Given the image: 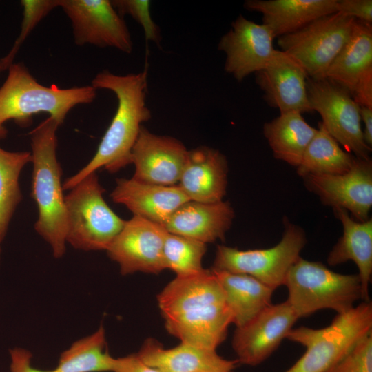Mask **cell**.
Segmentation results:
<instances>
[{
    "label": "cell",
    "mask_w": 372,
    "mask_h": 372,
    "mask_svg": "<svg viewBox=\"0 0 372 372\" xmlns=\"http://www.w3.org/2000/svg\"><path fill=\"white\" fill-rule=\"evenodd\" d=\"M157 299L167 331L181 342L216 350L225 340L232 316L211 269L176 276Z\"/></svg>",
    "instance_id": "6da1fadb"
},
{
    "label": "cell",
    "mask_w": 372,
    "mask_h": 372,
    "mask_svg": "<svg viewBox=\"0 0 372 372\" xmlns=\"http://www.w3.org/2000/svg\"><path fill=\"white\" fill-rule=\"evenodd\" d=\"M91 85L96 90L112 92L118 100L116 112L91 161L63 183V190H70L91 173L103 167L115 173L131 164L132 149L142 123L149 121L151 111L145 99L147 69L138 73L118 75L103 70L94 77Z\"/></svg>",
    "instance_id": "7a4b0ae2"
},
{
    "label": "cell",
    "mask_w": 372,
    "mask_h": 372,
    "mask_svg": "<svg viewBox=\"0 0 372 372\" xmlns=\"http://www.w3.org/2000/svg\"><path fill=\"white\" fill-rule=\"evenodd\" d=\"M59 126L48 116L30 132L33 165L31 196L39 211L34 229L50 245L56 258L65 253L67 234L62 168L56 157Z\"/></svg>",
    "instance_id": "3957f363"
},
{
    "label": "cell",
    "mask_w": 372,
    "mask_h": 372,
    "mask_svg": "<svg viewBox=\"0 0 372 372\" xmlns=\"http://www.w3.org/2000/svg\"><path fill=\"white\" fill-rule=\"evenodd\" d=\"M0 87V139L6 136L4 124L14 121L27 127L32 116L46 113L62 125L68 112L75 106L90 104L96 97V90L90 85L60 88L39 83L22 63H13Z\"/></svg>",
    "instance_id": "277c9868"
},
{
    "label": "cell",
    "mask_w": 372,
    "mask_h": 372,
    "mask_svg": "<svg viewBox=\"0 0 372 372\" xmlns=\"http://www.w3.org/2000/svg\"><path fill=\"white\" fill-rule=\"evenodd\" d=\"M371 333L372 304L369 301L338 313L324 328L291 329L286 338L304 346L306 351L285 372H327Z\"/></svg>",
    "instance_id": "5b68a950"
},
{
    "label": "cell",
    "mask_w": 372,
    "mask_h": 372,
    "mask_svg": "<svg viewBox=\"0 0 372 372\" xmlns=\"http://www.w3.org/2000/svg\"><path fill=\"white\" fill-rule=\"evenodd\" d=\"M284 285L289 292L287 302L298 318L326 309L344 313L362 299L358 274L335 273L301 257L289 270Z\"/></svg>",
    "instance_id": "8992f818"
},
{
    "label": "cell",
    "mask_w": 372,
    "mask_h": 372,
    "mask_svg": "<svg viewBox=\"0 0 372 372\" xmlns=\"http://www.w3.org/2000/svg\"><path fill=\"white\" fill-rule=\"evenodd\" d=\"M105 189L96 172L91 173L65 196L66 242L83 251L107 250L125 220L117 216L103 198Z\"/></svg>",
    "instance_id": "52a82bcc"
},
{
    "label": "cell",
    "mask_w": 372,
    "mask_h": 372,
    "mask_svg": "<svg viewBox=\"0 0 372 372\" xmlns=\"http://www.w3.org/2000/svg\"><path fill=\"white\" fill-rule=\"evenodd\" d=\"M285 225L281 240L268 249L239 250L218 245L211 269L249 275L273 290L284 285L289 270L307 242L301 227L287 220Z\"/></svg>",
    "instance_id": "ba28073f"
},
{
    "label": "cell",
    "mask_w": 372,
    "mask_h": 372,
    "mask_svg": "<svg viewBox=\"0 0 372 372\" xmlns=\"http://www.w3.org/2000/svg\"><path fill=\"white\" fill-rule=\"evenodd\" d=\"M355 19L340 12L324 16L278 38L280 50L296 59L308 78L322 79L349 39Z\"/></svg>",
    "instance_id": "9c48e42d"
},
{
    "label": "cell",
    "mask_w": 372,
    "mask_h": 372,
    "mask_svg": "<svg viewBox=\"0 0 372 372\" xmlns=\"http://www.w3.org/2000/svg\"><path fill=\"white\" fill-rule=\"evenodd\" d=\"M307 89L311 110L320 115L327 132L347 152L369 159L371 148L363 139L360 107L350 93L327 79L308 78Z\"/></svg>",
    "instance_id": "30bf717a"
},
{
    "label": "cell",
    "mask_w": 372,
    "mask_h": 372,
    "mask_svg": "<svg viewBox=\"0 0 372 372\" xmlns=\"http://www.w3.org/2000/svg\"><path fill=\"white\" fill-rule=\"evenodd\" d=\"M72 23L75 44L112 48L130 54L133 42L125 21L109 0H59Z\"/></svg>",
    "instance_id": "8fae6325"
},
{
    "label": "cell",
    "mask_w": 372,
    "mask_h": 372,
    "mask_svg": "<svg viewBox=\"0 0 372 372\" xmlns=\"http://www.w3.org/2000/svg\"><path fill=\"white\" fill-rule=\"evenodd\" d=\"M167 230L163 225L133 216L106 251L125 276L135 272L158 274L166 269L163 245Z\"/></svg>",
    "instance_id": "7c38bea8"
},
{
    "label": "cell",
    "mask_w": 372,
    "mask_h": 372,
    "mask_svg": "<svg viewBox=\"0 0 372 372\" xmlns=\"http://www.w3.org/2000/svg\"><path fill=\"white\" fill-rule=\"evenodd\" d=\"M287 302L271 304L244 325L236 327L232 347L238 362L256 366L278 348L298 320Z\"/></svg>",
    "instance_id": "4fadbf2b"
},
{
    "label": "cell",
    "mask_w": 372,
    "mask_h": 372,
    "mask_svg": "<svg viewBox=\"0 0 372 372\" xmlns=\"http://www.w3.org/2000/svg\"><path fill=\"white\" fill-rule=\"evenodd\" d=\"M309 191L334 208L351 213L355 220H368L372 206V163L356 158L353 167L340 174H309L302 177Z\"/></svg>",
    "instance_id": "5bb4252c"
},
{
    "label": "cell",
    "mask_w": 372,
    "mask_h": 372,
    "mask_svg": "<svg viewBox=\"0 0 372 372\" xmlns=\"http://www.w3.org/2000/svg\"><path fill=\"white\" fill-rule=\"evenodd\" d=\"M270 29L240 14L220 39L218 49L225 54L224 70L238 81L263 69L274 50Z\"/></svg>",
    "instance_id": "9a60e30c"
},
{
    "label": "cell",
    "mask_w": 372,
    "mask_h": 372,
    "mask_svg": "<svg viewBox=\"0 0 372 372\" xmlns=\"http://www.w3.org/2000/svg\"><path fill=\"white\" fill-rule=\"evenodd\" d=\"M188 150L169 136L152 133L142 126L132 149V178L145 183L172 186L178 183Z\"/></svg>",
    "instance_id": "2e32d148"
},
{
    "label": "cell",
    "mask_w": 372,
    "mask_h": 372,
    "mask_svg": "<svg viewBox=\"0 0 372 372\" xmlns=\"http://www.w3.org/2000/svg\"><path fill=\"white\" fill-rule=\"evenodd\" d=\"M301 65L287 53L275 50L265 67L256 73V81L269 105L280 114L311 112L307 81Z\"/></svg>",
    "instance_id": "e0dca14e"
},
{
    "label": "cell",
    "mask_w": 372,
    "mask_h": 372,
    "mask_svg": "<svg viewBox=\"0 0 372 372\" xmlns=\"http://www.w3.org/2000/svg\"><path fill=\"white\" fill-rule=\"evenodd\" d=\"M227 172V159L221 152L200 146L188 150L177 185L189 200L220 202L226 194Z\"/></svg>",
    "instance_id": "ac0fdd59"
},
{
    "label": "cell",
    "mask_w": 372,
    "mask_h": 372,
    "mask_svg": "<svg viewBox=\"0 0 372 372\" xmlns=\"http://www.w3.org/2000/svg\"><path fill=\"white\" fill-rule=\"evenodd\" d=\"M110 194L112 200L125 205L133 216L164 225L171 215L189 200L176 185L165 186L118 178Z\"/></svg>",
    "instance_id": "d6986e66"
},
{
    "label": "cell",
    "mask_w": 372,
    "mask_h": 372,
    "mask_svg": "<svg viewBox=\"0 0 372 372\" xmlns=\"http://www.w3.org/2000/svg\"><path fill=\"white\" fill-rule=\"evenodd\" d=\"M234 218V211L228 201L188 200L171 215L163 227L169 233L207 244L224 240Z\"/></svg>",
    "instance_id": "ffe728a7"
},
{
    "label": "cell",
    "mask_w": 372,
    "mask_h": 372,
    "mask_svg": "<svg viewBox=\"0 0 372 372\" xmlns=\"http://www.w3.org/2000/svg\"><path fill=\"white\" fill-rule=\"evenodd\" d=\"M137 354L145 364L161 372H231L238 363L220 357L216 350L183 342L165 349L152 338L145 341Z\"/></svg>",
    "instance_id": "44dd1931"
},
{
    "label": "cell",
    "mask_w": 372,
    "mask_h": 372,
    "mask_svg": "<svg viewBox=\"0 0 372 372\" xmlns=\"http://www.w3.org/2000/svg\"><path fill=\"white\" fill-rule=\"evenodd\" d=\"M338 0H247L245 8L262 15L273 37L291 34L312 21L337 12Z\"/></svg>",
    "instance_id": "7402d4cb"
},
{
    "label": "cell",
    "mask_w": 372,
    "mask_h": 372,
    "mask_svg": "<svg viewBox=\"0 0 372 372\" xmlns=\"http://www.w3.org/2000/svg\"><path fill=\"white\" fill-rule=\"evenodd\" d=\"M340 220L343 234L327 257L331 266L353 261L358 267L362 287V300L369 301V287L372 275V219L360 222L350 217L348 211L334 208Z\"/></svg>",
    "instance_id": "603a6c76"
},
{
    "label": "cell",
    "mask_w": 372,
    "mask_h": 372,
    "mask_svg": "<svg viewBox=\"0 0 372 372\" xmlns=\"http://www.w3.org/2000/svg\"><path fill=\"white\" fill-rule=\"evenodd\" d=\"M372 70V25L355 19L351 37L329 68L326 78L351 95Z\"/></svg>",
    "instance_id": "cb8c5ba5"
},
{
    "label": "cell",
    "mask_w": 372,
    "mask_h": 372,
    "mask_svg": "<svg viewBox=\"0 0 372 372\" xmlns=\"http://www.w3.org/2000/svg\"><path fill=\"white\" fill-rule=\"evenodd\" d=\"M223 290L232 323L241 327L271 304L274 290L252 276L211 269Z\"/></svg>",
    "instance_id": "d4e9b609"
},
{
    "label": "cell",
    "mask_w": 372,
    "mask_h": 372,
    "mask_svg": "<svg viewBox=\"0 0 372 372\" xmlns=\"http://www.w3.org/2000/svg\"><path fill=\"white\" fill-rule=\"evenodd\" d=\"M317 131L298 112L280 114L263 126L274 157L296 167Z\"/></svg>",
    "instance_id": "484cf974"
},
{
    "label": "cell",
    "mask_w": 372,
    "mask_h": 372,
    "mask_svg": "<svg viewBox=\"0 0 372 372\" xmlns=\"http://www.w3.org/2000/svg\"><path fill=\"white\" fill-rule=\"evenodd\" d=\"M356 158L342 149L320 123L297 167V172L302 177L309 174H340L353 167Z\"/></svg>",
    "instance_id": "4316f807"
},
{
    "label": "cell",
    "mask_w": 372,
    "mask_h": 372,
    "mask_svg": "<svg viewBox=\"0 0 372 372\" xmlns=\"http://www.w3.org/2000/svg\"><path fill=\"white\" fill-rule=\"evenodd\" d=\"M103 325L63 351L52 372H112L116 358L109 353Z\"/></svg>",
    "instance_id": "83f0119b"
},
{
    "label": "cell",
    "mask_w": 372,
    "mask_h": 372,
    "mask_svg": "<svg viewBox=\"0 0 372 372\" xmlns=\"http://www.w3.org/2000/svg\"><path fill=\"white\" fill-rule=\"evenodd\" d=\"M32 163L30 152H10L0 147V245L3 241L12 216L22 199L19 176Z\"/></svg>",
    "instance_id": "f1b7e54d"
},
{
    "label": "cell",
    "mask_w": 372,
    "mask_h": 372,
    "mask_svg": "<svg viewBox=\"0 0 372 372\" xmlns=\"http://www.w3.org/2000/svg\"><path fill=\"white\" fill-rule=\"evenodd\" d=\"M205 243L167 231L163 245L166 269L176 276H185L203 271V258L206 252Z\"/></svg>",
    "instance_id": "f546056e"
},
{
    "label": "cell",
    "mask_w": 372,
    "mask_h": 372,
    "mask_svg": "<svg viewBox=\"0 0 372 372\" xmlns=\"http://www.w3.org/2000/svg\"><path fill=\"white\" fill-rule=\"evenodd\" d=\"M23 19L20 33L9 52L0 58L2 71L8 70L27 37L52 10L59 7V0H22Z\"/></svg>",
    "instance_id": "4dcf8cb0"
},
{
    "label": "cell",
    "mask_w": 372,
    "mask_h": 372,
    "mask_svg": "<svg viewBox=\"0 0 372 372\" xmlns=\"http://www.w3.org/2000/svg\"><path fill=\"white\" fill-rule=\"evenodd\" d=\"M111 2L121 17L130 15L143 28L147 41H151L158 47L161 46V30L152 18L150 1L114 0Z\"/></svg>",
    "instance_id": "1f68e13d"
},
{
    "label": "cell",
    "mask_w": 372,
    "mask_h": 372,
    "mask_svg": "<svg viewBox=\"0 0 372 372\" xmlns=\"http://www.w3.org/2000/svg\"><path fill=\"white\" fill-rule=\"evenodd\" d=\"M327 372H372V333L360 340Z\"/></svg>",
    "instance_id": "d6a6232c"
},
{
    "label": "cell",
    "mask_w": 372,
    "mask_h": 372,
    "mask_svg": "<svg viewBox=\"0 0 372 372\" xmlns=\"http://www.w3.org/2000/svg\"><path fill=\"white\" fill-rule=\"evenodd\" d=\"M337 12L353 17V19L372 23L371 0H338Z\"/></svg>",
    "instance_id": "836d02e7"
},
{
    "label": "cell",
    "mask_w": 372,
    "mask_h": 372,
    "mask_svg": "<svg viewBox=\"0 0 372 372\" xmlns=\"http://www.w3.org/2000/svg\"><path fill=\"white\" fill-rule=\"evenodd\" d=\"M112 372H161L145 364L136 353L116 358Z\"/></svg>",
    "instance_id": "e575fe53"
},
{
    "label": "cell",
    "mask_w": 372,
    "mask_h": 372,
    "mask_svg": "<svg viewBox=\"0 0 372 372\" xmlns=\"http://www.w3.org/2000/svg\"><path fill=\"white\" fill-rule=\"evenodd\" d=\"M11 358V372H52V370L43 371L32 366L31 353L22 348H14L10 351Z\"/></svg>",
    "instance_id": "d590c367"
},
{
    "label": "cell",
    "mask_w": 372,
    "mask_h": 372,
    "mask_svg": "<svg viewBox=\"0 0 372 372\" xmlns=\"http://www.w3.org/2000/svg\"><path fill=\"white\" fill-rule=\"evenodd\" d=\"M351 96L359 106L372 108V70L360 79Z\"/></svg>",
    "instance_id": "8d00e7d4"
},
{
    "label": "cell",
    "mask_w": 372,
    "mask_h": 372,
    "mask_svg": "<svg viewBox=\"0 0 372 372\" xmlns=\"http://www.w3.org/2000/svg\"><path fill=\"white\" fill-rule=\"evenodd\" d=\"M361 121L364 123L362 129L363 139L366 145L372 147V108L359 106Z\"/></svg>",
    "instance_id": "74e56055"
},
{
    "label": "cell",
    "mask_w": 372,
    "mask_h": 372,
    "mask_svg": "<svg viewBox=\"0 0 372 372\" xmlns=\"http://www.w3.org/2000/svg\"><path fill=\"white\" fill-rule=\"evenodd\" d=\"M1 247H0V262H1Z\"/></svg>",
    "instance_id": "f35d334b"
},
{
    "label": "cell",
    "mask_w": 372,
    "mask_h": 372,
    "mask_svg": "<svg viewBox=\"0 0 372 372\" xmlns=\"http://www.w3.org/2000/svg\"><path fill=\"white\" fill-rule=\"evenodd\" d=\"M1 72H3V71H2V69H1V65H0V74H1Z\"/></svg>",
    "instance_id": "ab89813d"
}]
</instances>
